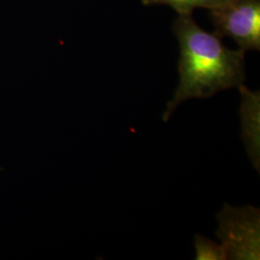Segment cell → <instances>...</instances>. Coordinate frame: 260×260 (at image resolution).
<instances>
[{
	"label": "cell",
	"mask_w": 260,
	"mask_h": 260,
	"mask_svg": "<svg viewBox=\"0 0 260 260\" xmlns=\"http://www.w3.org/2000/svg\"><path fill=\"white\" fill-rule=\"evenodd\" d=\"M173 30L180 49L179 82L163 114L164 121L187 100L210 98L245 80V52L225 47L219 36L200 27L192 15H178Z\"/></svg>",
	"instance_id": "cell-1"
},
{
	"label": "cell",
	"mask_w": 260,
	"mask_h": 260,
	"mask_svg": "<svg viewBox=\"0 0 260 260\" xmlns=\"http://www.w3.org/2000/svg\"><path fill=\"white\" fill-rule=\"evenodd\" d=\"M217 217L225 259H259V209L224 205Z\"/></svg>",
	"instance_id": "cell-2"
},
{
	"label": "cell",
	"mask_w": 260,
	"mask_h": 260,
	"mask_svg": "<svg viewBox=\"0 0 260 260\" xmlns=\"http://www.w3.org/2000/svg\"><path fill=\"white\" fill-rule=\"evenodd\" d=\"M210 11L219 37L233 38L239 49H260V0H223Z\"/></svg>",
	"instance_id": "cell-3"
},
{
	"label": "cell",
	"mask_w": 260,
	"mask_h": 260,
	"mask_svg": "<svg viewBox=\"0 0 260 260\" xmlns=\"http://www.w3.org/2000/svg\"><path fill=\"white\" fill-rule=\"evenodd\" d=\"M223 0H142L144 5H169L177 11L178 15H192L198 8L211 9Z\"/></svg>",
	"instance_id": "cell-4"
},
{
	"label": "cell",
	"mask_w": 260,
	"mask_h": 260,
	"mask_svg": "<svg viewBox=\"0 0 260 260\" xmlns=\"http://www.w3.org/2000/svg\"><path fill=\"white\" fill-rule=\"evenodd\" d=\"M196 259L222 260L225 259L222 246L216 244L204 236L196 235Z\"/></svg>",
	"instance_id": "cell-5"
}]
</instances>
